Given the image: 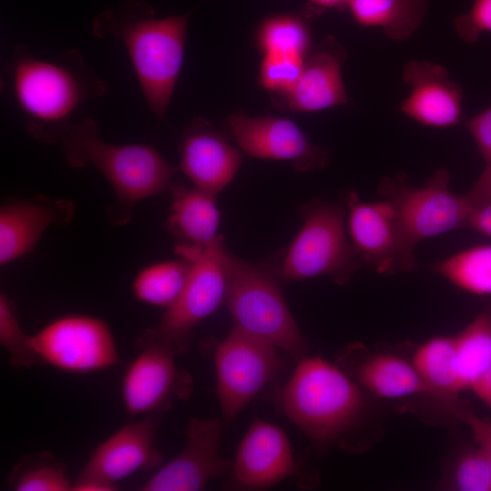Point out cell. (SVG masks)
Instances as JSON below:
<instances>
[{
    "label": "cell",
    "mask_w": 491,
    "mask_h": 491,
    "mask_svg": "<svg viewBox=\"0 0 491 491\" xmlns=\"http://www.w3.org/2000/svg\"><path fill=\"white\" fill-rule=\"evenodd\" d=\"M75 211L73 201L44 195L4 203L0 208L1 266L31 253L50 225L68 224Z\"/></svg>",
    "instance_id": "cell-19"
},
{
    "label": "cell",
    "mask_w": 491,
    "mask_h": 491,
    "mask_svg": "<svg viewBox=\"0 0 491 491\" xmlns=\"http://www.w3.org/2000/svg\"><path fill=\"white\" fill-rule=\"evenodd\" d=\"M464 125L473 137L486 164L491 162V106L467 119Z\"/></svg>",
    "instance_id": "cell-34"
},
{
    "label": "cell",
    "mask_w": 491,
    "mask_h": 491,
    "mask_svg": "<svg viewBox=\"0 0 491 491\" xmlns=\"http://www.w3.org/2000/svg\"><path fill=\"white\" fill-rule=\"evenodd\" d=\"M223 242L220 235L190 260L191 268L179 298L153 327L155 335L178 355L188 349L193 329L225 301L227 268Z\"/></svg>",
    "instance_id": "cell-9"
},
{
    "label": "cell",
    "mask_w": 491,
    "mask_h": 491,
    "mask_svg": "<svg viewBox=\"0 0 491 491\" xmlns=\"http://www.w3.org/2000/svg\"><path fill=\"white\" fill-rule=\"evenodd\" d=\"M453 26L467 44H474L481 35L491 33V0H473L467 12L455 17Z\"/></svg>",
    "instance_id": "cell-33"
},
{
    "label": "cell",
    "mask_w": 491,
    "mask_h": 491,
    "mask_svg": "<svg viewBox=\"0 0 491 491\" xmlns=\"http://www.w3.org/2000/svg\"><path fill=\"white\" fill-rule=\"evenodd\" d=\"M59 142L71 167L94 165L110 183L115 200L107 209V215L116 225L132 219L139 201L170 189L178 170L150 145L103 141L96 123L91 118L72 124Z\"/></svg>",
    "instance_id": "cell-3"
},
{
    "label": "cell",
    "mask_w": 491,
    "mask_h": 491,
    "mask_svg": "<svg viewBox=\"0 0 491 491\" xmlns=\"http://www.w3.org/2000/svg\"><path fill=\"white\" fill-rule=\"evenodd\" d=\"M412 364L426 389L444 402L455 403L464 391L459 376L454 336H437L422 343Z\"/></svg>",
    "instance_id": "cell-24"
},
{
    "label": "cell",
    "mask_w": 491,
    "mask_h": 491,
    "mask_svg": "<svg viewBox=\"0 0 491 491\" xmlns=\"http://www.w3.org/2000/svg\"><path fill=\"white\" fill-rule=\"evenodd\" d=\"M228 131L248 156L290 160L297 171L325 167L330 153L311 143L290 119L277 116H248L242 112L226 119Z\"/></svg>",
    "instance_id": "cell-12"
},
{
    "label": "cell",
    "mask_w": 491,
    "mask_h": 491,
    "mask_svg": "<svg viewBox=\"0 0 491 491\" xmlns=\"http://www.w3.org/2000/svg\"><path fill=\"white\" fill-rule=\"evenodd\" d=\"M429 268L464 291L491 295V244L468 247Z\"/></svg>",
    "instance_id": "cell-27"
},
{
    "label": "cell",
    "mask_w": 491,
    "mask_h": 491,
    "mask_svg": "<svg viewBox=\"0 0 491 491\" xmlns=\"http://www.w3.org/2000/svg\"><path fill=\"white\" fill-rule=\"evenodd\" d=\"M0 344L16 370L43 364L33 346L32 336L22 329L13 303L4 293L0 295Z\"/></svg>",
    "instance_id": "cell-30"
},
{
    "label": "cell",
    "mask_w": 491,
    "mask_h": 491,
    "mask_svg": "<svg viewBox=\"0 0 491 491\" xmlns=\"http://www.w3.org/2000/svg\"><path fill=\"white\" fill-rule=\"evenodd\" d=\"M350 0H308V15H319L330 9L345 10Z\"/></svg>",
    "instance_id": "cell-38"
},
{
    "label": "cell",
    "mask_w": 491,
    "mask_h": 491,
    "mask_svg": "<svg viewBox=\"0 0 491 491\" xmlns=\"http://www.w3.org/2000/svg\"><path fill=\"white\" fill-rule=\"evenodd\" d=\"M346 52L333 37L326 39L305 61L290 91L282 95L283 106L298 112H316L348 104L342 76Z\"/></svg>",
    "instance_id": "cell-20"
},
{
    "label": "cell",
    "mask_w": 491,
    "mask_h": 491,
    "mask_svg": "<svg viewBox=\"0 0 491 491\" xmlns=\"http://www.w3.org/2000/svg\"><path fill=\"white\" fill-rule=\"evenodd\" d=\"M190 268L191 262L183 257L149 266L135 276L134 295L141 302L167 309L179 298Z\"/></svg>",
    "instance_id": "cell-26"
},
{
    "label": "cell",
    "mask_w": 491,
    "mask_h": 491,
    "mask_svg": "<svg viewBox=\"0 0 491 491\" xmlns=\"http://www.w3.org/2000/svg\"><path fill=\"white\" fill-rule=\"evenodd\" d=\"M456 415L469 428L476 446L484 453L491 469V420L480 417L466 409L457 410Z\"/></svg>",
    "instance_id": "cell-35"
},
{
    "label": "cell",
    "mask_w": 491,
    "mask_h": 491,
    "mask_svg": "<svg viewBox=\"0 0 491 491\" xmlns=\"http://www.w3.org/2000/svg\"><path fill=\"white\" fill-rule=\"evenodd\" d=\"M264 55H286L306 58L311 42L307 24L299 16L276 15L265 19L257 31Z\"/></svg>",
    "instance_id": "cell-29"
},
{
    "label": "cell",
    "mask_w": 491,
    "mask_h": 491,
    "mask_svg": "<svg viewBox=\"0 0 491 491\" xmlns=\"http://www.w3.org/2000/svg\"><path fill=\"white\" fill-rule=\"evenodd\" d=\"M170 191L172 203L168 230L175 242V253L191 260L220 235H217L219 212L215 196L195 186L188 187L179 181L173 183Z\"/></svg>",
    "instance_id": "cell-21"
},
{
    "label": "cell",
    "mask_w": 491,
    "mask_h": 491,
    "mask_svg": "<svg viewBox=\"0 0 491 491\" xmlns=\"http://www.w3.org/2000/svg\"><path fill=\"white\" fill-rule=\"evenodd\" d=\"M402 77L410 87L408 95L399 105L403 115L431 128H448L460 123L463 89L451 79L444 65L428 60H411L404 66Z\"/></svg>",
    "instance_id": "cell-16"
},
{
    "label": "cell",
    "mask_w": 491,
    "mask_h": 491,
    "mask_svg": "<svg viewBox=\"0 0 491 491\" xmlns=\"http://www.w3.org/2000/svg\"><path fill=\"white\" fill-rule=\"evenodd\" d=\"M9 483L15 491H71L73 482L65 464L49 452H39L15 466Z\"/></svg>",
    "instance_id": "cell-28"
},
{
    "label": "cell",
    "mask_w": 491,
    "mask_h": 491,
    "mask_svg": "<svg viewBox=\"0 0 491 491\" xmlns=\"http://www.w3.org/2000/svg\"><path fill=\"white\" fill-rule=\"evenodd\" d=\"M188 14L157 18L143 1H125L100 12L92 23L98 38L120 40L152 112L165 116L184 59Z\"/></svg>",
    "instance_id": "cell-2"
},
{
    "label": "cell",
    "mask_w": 491,
    "mask_h": 491,
    "mask_svg": "<svg viewBox=\"0 0 491 491\" xmlns=\"http://www.w3.org/2000/svg\"><path fill=\"white\" fill-rule=\"evenodd\" d=\"M463 195L473 209L491 202V162L486 164L476 183Z\"/></svg>",
    "instance_id": "cell-36"
},
{
    "label": "cell",
    "mask_w": 491,
    "mask_h": 491,
    "mask_svg": "<svg viewBox=\"0 0 491 491\" xmlns=\"http://www.w3.org/2000/svg\"><path fill=\"white\" fill-rule=\"evenodd\" d=\"M32 343L43 364L67 373L96 372L119 363L111 329L104 320L91 316L55 319L32 336Z\"/></svg>",
    "instance_id": "cell-11"
},
{
    "label": "cell",
    "mask_w": 491,
    "mask_h": 491,
    "mask_svg": "<svg viewBox=\"0 0 491 491\" xmlns=\"http://www.w3.org/2000/svg\"><path fill=\"white\" fill-rule=\"evenodd\" d=\"M116 487L95 478L78 476L72 483L71 491H114Z\"/></svg>",
    "instance_id": "cell-39"
},
{
    "label": "cell",
    "mask_w": 491,
    "mask_h": 491,
    "mask_svg": "<svg viewBox=\"0 0 491 491\" xmlns=\"http://www.w3.org/2000/svg\"><path fill=\"white\" fill-rule=\"evenodd\" d=\"M160 420V413H151L121 426L96 446L78 476L117 486L138 471L160 466L163 456L156 447Z\"/></svg>",
    "instance_id": "cell-14"
},
{
    "label": "cell",
    "mask_w": 491,
    "mask_h": 491,
    "mask_svg": "<svg viewBox=\"0 0 491 491\" xmlns=\"http://www.w3.org/2000/svg\"><path fill=\"white\" fill-rule=\"evenodd\" d=\"M452 483L460 491H491V469L477 446L461 453L454 466Z\"/></svg>",
    "instance_id": "cell-32"
},
{
    "label": "cell",
    "mask_w": 491,
    "mask_h": 491,
    "mask_svg": "<svg viewBox=\"0 0 491 491\" xmlns=\"http://www.w3.org/2000/svg\"><path fill=\"white\" fill-rule=\"evenodd\" d=\"M221 421L192 417L186 426V445L143 486V491H199L223 476L233 462L219 455Z\"/></svg>",
    "instance_id": "cell-13"
},
{
    "label": "cell",
    "mask_w": 491,
    "mask_h": 491,
    "mask_svg": "<svg viewBox=\"0 0 491 491\" xmlns=\"http://www.w3.org/2000/svg\"><path fill=\"white\" fill-rule=\"evenodd\" d=\"M352 245L364 264L381 275L411 272L396 224L395 211L386 199L362 201L355 191L346 196Z\"/></svg>",
    "instance_id": "cell-15"
},
{
    "label": "cell",
    "mask_w": 491,
    "mask_h": 491,
    "mask_svg": "<svg viewBox=\"0 0 491 491\" xmlns=\"http://www.w3.org/2000/svg\"><path fill=\"white\" fill-rule=\"evenodd\" d=\"M225 304L235 326L300 360L306 340L282 291L266 269L240 259L226 250Z\"/></svg>",
    "instance_id": "cell-5"
},
{
    "label": "cell",
    "mask_w": 491,
    "mask_h": 491,
    "mask_svg": "<svg viewBox=\"0 0 491 491\" xmlns=\"http://www.w3.org/2000/svg\"><path fill=\"white\" fill-rule=\"evenodd\" d=\"M464 391L491 368V313L485 311L454 336Z\"/></svg>",
    "instance_id": "cell-25"
},
{
    "label": "cell",
    "mask_w": 491,
    "mask_h": 491,
    "mask_svg": "<svg viewBox=\"0 0 491 491\" xmlns=\"http://www.w3.org/2000/svg\"><path fill=\"white\" fill-rule=\"evenodd\" d=\"M301 212L305 222L281 265V278L329 276L338 285L346 283L364 262L347 240L345 209L317 201L304 205Z\"/></svg>",
    "instance_id": "cell-7"
},
{
    "label": "cell",
    "mask_w": 491,
    "mask_h": 491,
    "mask_svg": "<svg viewBox=\"0 0 491 491\" xmlns=\"http://www.w3.org/2000/svg\"><path fill=\"white\" fill-rule=\"evenodd\" d=\"M449 172L439 168L421 185H410L404 173L378 184V192L395 211L405 256L414 267L418 243L464 227L473 210L463 195L449 189Z\"/></svg>",
    "instance_id": "cell-6"
},
{
    "label": "cell",
    "mask_w": 491,
    "mask_h": 491,
    "mask_svg": "<svg viewBox=\"0 0 491 491\" xmlns=\"http://www.w3.org/2000/svg\"><path fill=\"white\" fill-rule=\"evenodd\" d=\"M138 355L128 365L122 381V396L128 414L161 413L193 392L192 376L175 364L178 354L155 333L144 330L136 338Z\"/></svg>",
    "instance_id": "cell-8"
},
{
    "label": "cell",
    "mask_w": 491,
    "mask_h": 491,
    "mask_svg": "<svg viewBox=\"0 0 491 491\" xmlns=\"http://www.w3.org/2000/svg\"><path fill=\"white\" fill-rule=\"evenodd\" d=\"M179 169L201 191L216 196L234 178L242 164V154L210 124L195 119L180 142Z\"/></svg>",
    "instance_id": "cell-18"
},
{
    "label": "cell",
    "mask_w": 491,
    "mask_h": 491,
    "mask_svg": "<svg viewBox=\"0 0 491 491\" xmlns=\"http://www.w3.org/2000/svg\"><path fill=\"white\" fill-rule=\"evenodd\" d=\"M350 373L360 385L376 396L400 398L426 394V389L412 362L386 353L369 355L356 361Z\"/></svg>",
    "instance_id": "cell-22"
},
{
    "label": "cell",
    "mask_w": 491,
    "mask_h": 491,
    "mask_svg": "<svg viewBox=\"0 0 491 491\" xmlns=\"http://www.w3.org/2000/svg\"><path fill=\"white\" fill-rule=\"evenodd\" d=\"M5 72L27 131L45 144L59 142L74 124L71 119L76 110L107 91L105 82L87 66L76 49L44 58L18 45L5 63Z\"/></svg>",
    "instance_id": "cell-1"
},
{
    "label": "cell",
    "mask_w": 491,
    "mask_h": 491,
    "mask_svg": "<svg viewBox=\"0 0 491 491\" xmlns=\"http://www.w3.org/2000/svg\"><path fill=\"white\" fill-rule=\"evenodd\" d=\"M464 227L491 237V202L474 208Z\"/></svg>",
    "instance_id": "cell-37"
},
{
    "label": "cell",
    "mask_w": 491,
    "mask_h": 491,
    "mask_svg": "<svg viewBox=\"0 0 491 491\" xmlns=\"http://www.w3.org/2000/svg\"><path fill=\"white\" fill-rule=\"evenodd\" d=\"M232 468L236 486L260 489L296 475L298 466L282 428L256 419L243 437Z\"/></svg>",
    "instance_id": "cell-17"
},
{
    "label": "cell",
    "mask_w": 491,
    "mask_h": 491,
    "mask_svg": "<svg viewBox=\"0 0 491 491\" xmlns=\"http://www.w3.org/2000/svg\"><path fill=\"white\" fill-rule=\"evenodd\" d=\"M306 59L286 55H264L259 70L260 84L271 92L287 93L298 80Z\"/></svg>",
    "instance_id": "cell-31"
},
{
    "label": "cell",
    "mask_w": 491,
    "mask_h": 491,
    "mask_svg": "<svg viewBox=\"0 0 491 491\" xmlns=\"http://www.w3.org/2000/svg\"><path fill=\"white\" fill-rule=\"evenodd\" d=\"M275 403L321 450L339 442L365 410L362 387L341 367L321 356H304Z\"/></svg>",
    "instance_id": "cell-4"
},
{
    "label": "cell",
    "mask_w": 491,
    "mask_h": 491,
    "mask_svg": "<svg viewBox=\"0 0 491 491\" xmlns=\"http://www.w3.org/2000/svg\"><path fill=\"white\" fill-rule=\"evenodd\" d=\"M428 5L429 0H350L346 9L358 25L405 41L420 27Z\"/></svg>",
    "instance_id": "cell-23"
},
{
    "label": "cell",
    "mask_w": 491,
    "mask_h": 491,
    "mask_svg": "<svg viewBox=\"0 0 491 491\" xmlns=\"http://www.w3.org/2000/svg\"><path fill=\"white\" fill-rule=\"evenodd\" d=\"M469 390L491 408V368L477 379Z\"/></svg>",
    "instance_id": "cell-40"
},
{
    "label": "cell",
    "mask_w": 491,
    "mask_h": 491,
    "mask_svg": "<svg viewBox=\"0 0 491 491\" xmlns=\"http://www.w3.org/2000/svg\"><path fill=\"white\" fill-rule=\"evenodd\" d=\"M276 347L235 326L215 355L216 392L224 421L234 420L279 370Z\"/></svg>",
    "instance_id": "cell-10"
}]
</instances>
